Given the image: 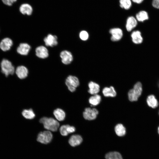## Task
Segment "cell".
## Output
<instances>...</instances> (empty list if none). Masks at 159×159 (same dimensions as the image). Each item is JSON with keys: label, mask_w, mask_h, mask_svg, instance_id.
I'll return each mask as SVG.
<instances>
[{"label": "cell", "mask_w": 159, "mask_h": 159, "mask_svg": "<svg viewBox=\"0 0 159 159\" xmlns=\"http://www.w3.org/2000/svg\"><path fill=\"white\" fill-rule=\"evenodd\" d=\"M15 73L19 78L23 79L27 77L28 73V70L27 68L24 66L19 65L16 67Z\"/></svg>", "instance_id": "11"}, {"label": "cell", "mask_w": 159, "mask_h": 159, "mask_svg": "<svg viewBox=\"0 0 159 159\" xmlns=\"http://www.w3.org/2000/svg\"><path fill=\"white\" fill-rule=\"evenodd\" d=\"M153 6L155 8L159 9V1L158 0H153Z\"/></svg>", "instance_id": "31"}, {"label": "cell", "mask_w": 159, "mask_h": 159, "mask_svg": "<svg viewBox=\"0 0 159 159\" xmlns=\"http://www.w3.org/2000/svg\"><path fill=\"white\" fill-rule=\"evenodd\" d=\"M137 20L140 22H143L149 19L148 13L145 11H141L137 13L136 15Z\"/></svg>", "instance_id": "24"}, {"label": "cell", "mask_w": 159, "mask_h": 159, "mask_svg": "<svg viewBox=\"0 0 159 159\" xmlns=\"http://www.w3.org/2000/svg\"><path fill=\"white\" fill-rule=\"evenodd\" d=\"M80 39L83 41H86L89 38V34L86 31L82 30L80 32L79 34Z\"/></svg>", "instance_id": "29"}, {"label": "cell", "mask_w": 159, "mask_h": 159, "mask_svg": "<svg viewBox=\"0 0 159 159\" xmlns=\"http://www.w3.org/2000/svg\"><path fill=\"white\" fill-rule=\"evenodd\" d=\"M82 141V137L78 135H74L71 136L69 140V144L72 147L80 145Z\"/></svg>", "instance_id": "16"}, {"label": "cell", "mask_w": 159, "mask_h": 159, "mask_svg": "<svg viewBox=\"0 0 159 159\" xmlns=\"http://www.w3.org/2000/svg\"><path fill=\"white\" fill-rule=\"evenodd\" d=\"M98 114V111L96 109L87 107L85 109L83 112V116L86 120H92L96 118Z\"/></svg>", "instance_id": "6"}, {"label": "cell", "mask_w": 159, "mask_h": 159, "mask_svg": "<svg viewBox=\"0 0 159 159\" xmlns=\"http://www.w3.org/2000/svg\"><path fill=\"white\" fill-rule=\"evenodd\" d=\"M109 33L111 35V40L113 42L118 41L122 38L123 33L122 30L118 28L111 29L109 31Z\"/></svg>", "instance_id": "8"}, {"label": "cell", "mask_w": 159, "mask_h": 159, "mask_svg": "<svg viewBox=\"0 0 159 159\" xmlns=\"http://www.w3.org/2000/svg\"><path fill=\"white\" fill-rule=\"evenodd\" d=\"M19 10L23 14L31 15L32 13L33 9L31 6L28 4H24L20 6Z\"/></svg>", "instance_id": "20"}, {"label": "cell", "mask_w": 159, "mask_h": 159, "mask_svg": "<svg viewBox=\"0 0 159 159\" xmlns=\"http://www.w3.org/2000/svg\"><path fill=\"white\" fill-rule=\"evenodd\" d=\"M115 130L117 135L119 136H123L126 134L125 128L121 124H117L115 127Z\"/></svg>", "instance_id": "23"}, {"label": "cell", "mask_w": 159, "mask_h": 159, "mask_svg": "<svg viewBox=\"0 0 159 159\" xmlns=\"http://www.w3.org/2000/svg\"><path fill=\"white\" fill-rule=\"evenodd\" d=\"M53 114L56 119L59 121L64 120L65 117V113L64 111L60 108H57L53 112Z\"/></svg>", "instance_id": "22"}, {"label": "cell", "mask_w": 159, "mask_h": 159, "mask_svg": "<svg viewBox=\"0 0 159 159\" xmlns=\"http://www.w3.org/2000/svg\"><path fill=\"white\" fill-rule=\"evenodd\" d=\"M31 49L30 46L25 43H20L16 49L17 53L22 55H26L28 54Z\"/></svg>", "instance_id": "10"}, {"label": "cell", "mask_w": 159, "mask_h": 159, "mask_svg": "<svg viewBox=\"0 0 159 159\" xmlns=\"http://www.w3.org/2000/svg\"><path fill=\"white\" fill-rule=\"evenodd\" d=\"M131 36L132 42L135 44H141L143 41V38L141 33L139 31L137 30L133 32Z\"/></svg>", "instance_id": "17"}, {"label": "cell", "mask_w": 159, "mask_h": 159, "mask_svg": "<svg viewBox=\"0 0 159 159\" xmlns=\"http://www.w3.org/2000/svg\"><path fill=\"white\" fill-rule=\"evenodd\" d=\"M22 114L24 118L28 119H33L35 116V115L32 109L24 110L22 112Z\"/></svg>", "instance_id": "25"}, {"label": "cell", "mask_w": 159, "mask_h": 159, "mask_svg": "<svg viewBox=\"0 0 159 159\" xmlns=\"http://www.w3.org/2000/svg\"><path fill=\"white\" fill-rule=\"evenodd\" d=\"M12 40L8 37H6L0 42V49L4 52H6L10 50L13 45Z\"/></svg>", "instance_id": "7"}, {"label": "cell", "mask_w": 159, "mask_h": 159, "mask_svg": "<svg viewBox=\"0 0 159 159\" xmlns=\"http://www.w3.org/2000/svg\"><path fill=\"white\" fill-rule=\"evenodd\" d=\"M101 100V96L97 94L91 96L89 99V103L92 106H96L98 105Z\"/></svg>", "instance_id": "26"}, {"label": "cell", "mask_w": 159, "mask_h": 159, "mask_svg": "<svg viewBox=\"0 0 159 159\" xmlns=\"http://www.w3.org/2000/svg\"><path fill=\"white\" fill-rule=\"evenodd\" d=\"M1 71L6 77L13 75L15 72V69L12 62L9 60L4 58L0 64Z\"/></svg>", "instance_id": "1"}, {"label": "cell", "mask_w": 159, "mask_h": 159, "mask_svg": "<svg viewBox=\"0 0 159 159\" xmlns=\"http://www.w3.org/2000/svg\"><path fill=\"white\" fill-rule=\"evenodd\" d=\"M35 52L36 55L42 59L46 58L49 55L48 49L43 46H40L37 47L35 49Z\"/></svg>", "instance_id": "13"}, {"label": "cell", "mask_w": 159, "mask_h": 159, "mask_svg": "<svg viewBox=\"0 0 159 159\" xmlns=\"http://www.w3.org/2000/svg\"><path fill=\"white\" fill-rule=\"evenodd\" d=\"M158 0L159 1V0Z\"/></svg>", "instance_id": "36"}, {"label": "cell", "mask_w": 159, "mask_h": 159, "mask_svg": "<svg viewBox=\"0 0 159 159\" xmlns=\"http://www.w3.org/2000/svg\"><path fill=\"white\" fill-rule=\"evenodd\" d=\"M102 92L104 96L106 97H114L116 95V92L112 86L104 88Z\"/></svg>", "instance_id": "21"}, {"label": "cell", "mask_w": 159, "mask_h": 159, "mask_svg": "<svg viewBox=\"0 0 159 159\" xmlns=\"http://www.w3.org/2000/svg\"><path fill=\"white\" fill-rule=\"evenodd\" d=\"M39 122L45 129L53 132L56 131L59 126V122L52 117H42L40 119Z\"/></svg>", "instance_id": "2"}, {"label": "cell", "mask_w": 159, "mask_h": 159, "mask_svg": "<svg viewBox=\"0 0 159 159\" xmlns=\"http://www.w3.org/2000/svg\"><path fill=\"white\" fill-rule=\"evenodd\" d=\"M105 158L106 159H123L121 154L116 151L107 153L105 155Z\"/></svg>", "instance_id": "27"}, {"label": "cell", "mask_w": 159, "mask_h": 159, "mask_svg": "<svg viewBox=\"0 0 159 159\" xmlns=\"http://www.w3.org/2000/svg\"></svg>", "instance_id": "35"}, {"label": "cell", "mask_w": 159, "mask_h": 159, "mask_svg": "<svg viewBox=\"0 0 159 159\" xmlns=\"http://www.w3.org/2000/svg\"><path fill=\"white\" fill-rule=\"evenodd\" d=\"M75 128L73 126L69 125H63L61 126L59 131L61 135L63 136H66L68 134L74 132Z\"/></svg>", "instance_id": "14"}, {"label": "cell", "mask_w": 159, "mask_h": 159, "mask_svg": "<svg viewBox=\"0 0 159 159\" xmlns=\"http://www.w3.org/2000/svg\"><path fill=\"white\" fill-rule=\"evenodd\" d=\"M3 2L5 4L11 6L14 2L16 1L17 0H2Z\"/></svg>", "instance_id": "30"}, {"label": "cell", "mask_w": 159, "mask_h": 159, "mask_svg": "<svg viewBox=\"0 0 159 159\" xmlns=\"http://www.w3.org/2000/svg\"><path fill=\"white\" fill-rule=\"evenodd\" d=\"M132 1L134 3L139 4L142 2L144 0H132Z\"/></svg>", "instance_id": "32"}, {"label": "cell", "mask_w": 159, "mask_h": 159, "mask_svg": "<svg viewBox=\"0 0 159 159\" xmlns=\"http://www.w3.org/2000/svg\"><path fill=\"white\" fill-rule=\"evenodd\" d=\"M89 90L88 92L91 95L97 94L100 91V87L97 83L92 81L90 82L88 84Z\"/></svg>", "instance_id": "19"}, {"label": "cell", "mask_w": 159, "mask_h": 159, "mask_svg": "<svg viewBox=\"0 0 159 159\" xmlns=\"http://www.w3.org/2000/svg\"><path fill=\"white\" fill-rule=\"evenodd\" d=\"M158 134H159V126H158Z\"/></svg>", "instance_id": "33"}, {"label": "cell", "mask_w": 159, "mask_h": 159, "mask_svg": "<svg viewBox=\"0 0 159 159\" xmlns=\"http://www.w3.org/2000/svg\"><path fill=\"white\" fill-rule=\"evenodd\" d=\"M137 24V20L134 17H129L126 21V28L128 32L131 31Z\"/></svg>", "instance_id": "15"}, {"label": "cell", "mask_w": 159, "mask_h": 159, "mask_svg": "<svg viewBox=\"0 0 159 159\" xmlns=\"http://www.w3.org/2000/svg\"><path fill=\"white\" fill-rule=\"evenodd\" d=\"M65 83L68 90L72 92L75 91L80 84L79 79L77 77L71 75L67 77Z\"/></svg>", "instance_id": "4"}, {"label": "cell", "mask_w": 159, "mask_h": 159, "mask_svg": "<svg viewBox=\"0 0 159 159\" xmlns=\"http://www.w3.org/2000/svg\"><path fill=\"white\" fill-rule=\"evenodd\" d=\"M53 138V135L49 130L40 132L38 134L37 140L44 144H47L51 142Z\"/></svg>", "instance_id": "5"}, {"label": "cell", "mask_w": 159, "mask_h": 159, "mask_svg": "<svg viewBox=\"0 0 159 159\" xmlns=\"http://www.w3.org/2000/svg\"><path fill=\"white\" fill-rule=\"evenodd\" d=\"M60 57L62 63L65 64H70L73 59L72 55L69 51L67 50L62 51L60 54Z\"/></svg>", "instance_id": "9"}, {"label": "cell", "mask_w": 159, "mask_h": 159, "mask_svg": "<svg viewBox=\"0 0 159 159\" xmlns=\"http://www.w3.org/2000/svg\"><path fill=\"white\" fill-rule=\"evenodd\" d=\"M142 91V83L140 82H137L134 85L133 88L129 90L128 93L129 100L131 102L137 101L141 95Z\"/></svg>", "instance_id": "3"}, {"label": "cell", "mask_w": 159, "mask_h": 159, "mask_svg": "<svg viewBox=\"0 0 159 159\" xmlns=\"http://www.w3.org/2000/svg\"><path fill=\"white\" fill-rule=\"evenodd\" d=\"M57 36L49 34L44 38V40L46 46L53 47L57 44Z\"/></svg>", "instance_id": "12"}, {"label": "cell", "mask_w": 159, "mask_h": 159, "mask_svg": "<svg viewBox=\"0 0 159 159\" xmlns=\"http://www.w3.org/2000/svg\"><path fill=\"white\" fill-rule=\"evenodd\" d=\"M157 85H158V88H159V81L158 82Z\"/></svg>", "instance_id": "34"}, {"label": "cell", "mask_w": 159, "mask_h": 159, "mask_svg": "<svg viewBox=\"0 0 159 159\" xmlns=\"http://www.w3.org/2000/svg\"><path fill=\"white\" fill-rule=\"evenodd\" d=\"M120 6L125 9H129L132 6L131 0H120Z\"/></svg>", "instance_id": "28"}, {"label": "cell", "mask_w": 159, "mask_h": 159, "mask_svg": "<svg viewBox=\"0 0 159 159\" xmlns=\"http://www.w3.org/2000/svg\"><path fill=\"white\" fill-rule=\"evenodd\" d=\"M146 102L148 105L153 108L157 107L159 105L158 100L155 96L153 95H150L148 96Z\"/></svg>", "instance_id": "18"}]
</instances>
